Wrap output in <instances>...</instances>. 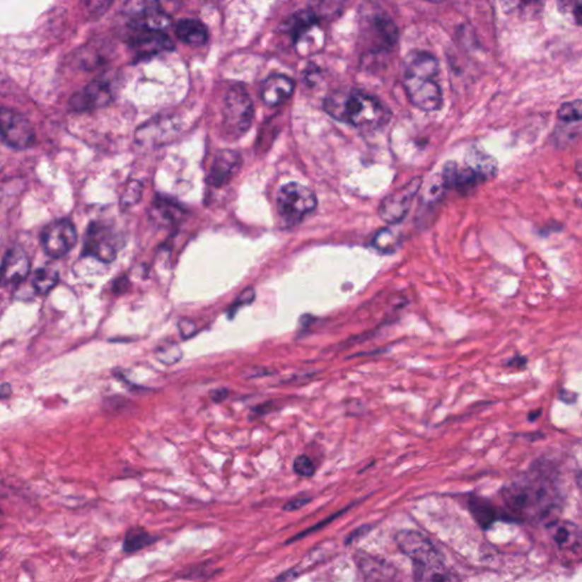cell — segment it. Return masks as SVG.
Here are the masks:
<instances>
[{
  "instance_id": "cell-19",
  "label": "cell",
  "mask_w": 582,
  "mask_h": 582,
  "mask_svg": "<svg viewBox=\"0 0 582 582\" xmlns=\"http://www.w3.org/2000/svg\"><path fill=\"white\" fill-rule=\"evenodd\" d=\"M318 24V16L313 11H299L295 13L293 16L287 18L282 25V29L286 33H290L293 40H299L301 37L308 33L310 29Z\"/></svg>"
},
{
  "instance_id": "cell-23",
  "label": "cell",
  "mask_w": 582,
  "mask_h": 582,
  "mask_svg": "<svg viewBox=\"0 0 582 582\" xmlns=\"http://www.w3.org/2000/svg\"><path fill=\"white\" fill-rule=\"evenodd\" d=\"M58 280H59V275H58V272L55 269L41 267L35 273V277H33V288L40 295H46L56 287Z\"/></svg>"
},
{
  "instance_id": "cell-25",
  "label": "cell",
  "mask_w": 582,
  "mask_h": 582,
  "mask_svg": "<svg viewBox=\"0 0 582 582\" xmlns=\"http://www.w3.org/2000/svg\"><path fill=\"white\" fill-rule=\"evenodd\" d=\"M559 117L561 121L574 123L581 120V100L576 99L574 102L563 104L559 110Z\"/></svg>"
},
{
  "instance_id": "cell-4",
  "label": "cell",
  "mask_w": 582,
  "mask_h": 582,
  "mask_svg": "<svg viewBox=\"0 0 582 582\" xmlns=\"http://www.w3.org/2000/svg\"><path fill=\"white\" fill-rule=\"evenodd\" d=\"M501 496L507 508L518 516L544 513L552 504L549 486L537 470L532 475H525V478L505 487Z\"/></svg>"
},
{
  "instance_id": "cell-29",
  "label": "cell",
  "mask_w": 582,
  "mask_h": 582,
  "mask_svg": "<svg viewBox=\"0 0 582 582\" xmlns=\"http://www.w3.org/2000/svg\"><path fill=\"white\" fill-rule=\"evenodd\" d=\"M179 330L183 339H190L196 334L197 327H196L194 322L190 321V320H182V321L179 322Z\"/></svg>"
},
{
  "instance_id": "cell-5",
  "label": "cell",
  "mask_w": 582,
  "mask_h": 582,
  "mask_svg": "<svg viewBox=\"0 0 582 582\" xmlns=\"http://www.w3.org/2000/svg\"><path fill=\"white\" fill-rule=\"evenodd\" d=\"M316 205L318 200L314 192L299 183H288L279 190L277 196L279 215L288 226L301 222L316 209Z\"/></svg>"
},
{
  "instance_id": "cell-24",
  "label": "cell",
  "mask_w": 582,
  "mask_h": 582,
  "mask_svg": "<svg viewBox=\"0 0 582 582\" xmlns=\"http://www.w3.org/2000/svg\"><path fill=\"white\" fill-rule=\"evenodd\" d=\"M156 357L160 362L165 365L175 364L182 359V351L179 345L174 342H165L156 349Z\"/></svg>"
},
{
  "instance_id": "cell-7",
  "label": "cell",
  "mask_w": 582,
  "mask_h": 582,
  "mask_svg": "<svg viewBox=\"0 0 582 582\" xmlns=\"http://www.w3.org/2000/svg\"><path fill=\"white\" fill-rule=\"evenodd\" d=\"M120 245L119 233L113 226L103 221H93L84 235L82 254L103 263H112L117 256Z\"/></svg>"
},
{
  "instance_id": "cell-31",
  "label": "cell",
  "mask_w": 582,
  "mask_h": 582,
  "mask_svg": "<svg viewBox=\"0 0 582 582\" xmlns=\"http://www.w3.org/2000/svg\"><path fill=\"white\" fill-rule=\"evenodd\" d=\"M310 499H293V501H290L289 503L284 505V511H295L299 510L301 507L304 506V505L308 504L310 503Z\"/></svg>"
},
{
  "instance_id": "cell-16",
  "label": "cell",
  "mask_w": 582,
  "mask_h": 582,
  "mask_svg": "<svg viewBox=\"0 0 582 582\" xmlns=\"http://www.w3.org/2000/svg\"><path fill=\"white\" fill-rule=\"evenodd\" d=\"M480 174L471 165L460 168L456 163H447L443 171V182L447 188L465 190L478 182Z\"/></svg>"
},
{
  "instance_id": "cell-10",
  "label": "cell",
  "mask_w": 582,
  "mask_h": 582,
  "mask_svg": "<svg viewBox=\"0 0 582 582\" xmlns=\"http://www.w3.org/2000/svg\"><path fill=\"white\" fill-rule=\"evenodd\" d=\"M421 185L422 179L415 177L402 188L397 189L396 192L387 196L380 204L379 215L381 220L388 224H397L403 221L411 209L417 192L420 190Z\"/></svg>"
},
{
  "instance_id": "cell-6",
  "label": "cell",
  "mask_w": 582,
  "mask_h": 582,
  "mask_svg": "<svg viewBox=\"0 0 582 582\" xmlns=\"http://www.w3.org/2000/svg\"><path fill=\"white\" fill-rule=\"evenodd\" d=\"M254 117V104L245 88L239 84L228 90L224 99L223 123L228 134L240 136L246 134Z\"/></svg>"
},
{
  "instance_id": "cell-28",
  "label": "cell",
  "mask_w": 582,
  "mask_h": 582,
  "mask_svg": "<svg viewBox=\"0 0 582 582\" xmlns=\"http://www.w3.org/2000/svg\"><path fill=\"white\" fill-rule=\"evenodd\" d=\"M255 290H254V288L248 287L243 290V293L238 296L235 303H233V304L231 305V308H230V318L235 315L238 308H240L241 306H245V305L252 304V301H255Z\"/></svg>"
},
{
  "instance_id": "cell-12",
  "label": "cell",
  "mask_w": 582,
  "mask_h": 582,
  "mask_svg": "<svg viewBox=\"0 0 582 582\" xmlns=\"http://www.w3.org/2000/svg\"><path fill=\"white\" fill-rule=\"evenodd\" d=\"M134 33L129 39V45L136 52V55L145 56L156 55L162 52H168L174 48L173 42L162 31L154 30L134 29Z\"/></svg>"
},
{
  "instance_id": "cell-26",
  "label": "cell",
  "mask_w": 582,
  "mask_h": 582,
  "mask_svg": "<svg viewBox=\"0 0 582 582\" xmlns=\"http://www.w3.org/2000/svg\"><path fill=\"white\" fill-rule=\"evenodd\" d=\"M395 243H396V241H395L392 232L390 230L385 229L381 230L379 233H377V235L374 237L372 245L381 252H391L394 250Z\"/></svg>"
},
{
  "instance_id": "cell-34",
  "label": "cell",
  "mask_w": 582,
  "mask_h": 582,
  "mask_svg": "<svg viewBox=\"0 0 582 582\" xmlns=\"http://www.w3.org/2000/svg\"><path fill=\"white\" fill-rule=\"evenodd\" d=\"M525 364H527V359L525 357L521 356H516L514 359H511L510 362L507 363L508 366H516V368H525Z\"/></svg>"
},
{
  "instance_id": "cell-2",
  "label": "cell",
  "mask_w": 582,
  "mask_h": 582,
  "mask_svg": "<svg viewBox=\"0 0 582 582\" xmlns=\"http://www.w3.org/2000/svg\"><path fill=\"white\" fill-rule=\"evenodd\" d=\"M439 64L435 56L426 52H411L406 57L404 88L409 102L419 110L433 112L443 104V89L438 83Z\"/></svg>"
},
{
  "instance_id": "cell-14",
  "label": "cell",
  "mask_w": 582,
  "mask_h": 582,
  "mask_svg": "<svg viewBox=\"0 0 582 582\" xmlns=\"http://www.w3.org/2000/svg\"><path fill=\"white\" fill-rule=\"evenodd\" d=\"M240 165L241 157L237 151L228 149L219 151L218 154L215 155L214 162L211 164V171L207 177L209 183L214 187L223 186L231 179Z\"/></svg>"
},
{
  "instance_id": "cell-18",
  "label": "cell",
  "mask_w": 582,
  "mask_h": 582,
  "mask_svg": "<svg viewBox=\"0 0 582 582\" xmlns=\"http://www.w3.org/2000/svg\"><path fill=\"white\" fill-rule=\"evenodd\" d=\"M177 38L185 44L192 46H203L209 39V31L200 21L185 18L180 21L175 28Z\"/></svg>"
},
{
  "instance_id": "cell-11",
  "label": "cell",
  "mask_w": 582,
  "mask_h": 582,
  "mask_svg": "<svg viewBox=\"0 0 582 582\" xmlns=\"http://www.w3.org/2000/svg\"><path fill=\"white\" fill-rule=\"evenodd\" d=\"M113 93L110 83L104 80H95L74 93L70 99V108L76 112L98 110L110 104Z\"/></svg>"
},
{
  "instance_id": "cell-15",
  "label": "cell",
  "mask_w": 582,
  "mask_h": 582,
  "mask_svg": "<svg viewBox=\"0 0 582 582\" xmlns=\"http://www.w3.org/2000/svg\"><path fill=\"white\" fill-rule=\"evenodd\" d=\"M293 88L295 83L291 78L281 74H274L264 81L261 97L267 106L274 107L286 102L293 95Z\"/></svg>"
},
{
  "instance_id": "cell-33",
  "label": "cell",
  "mask_w": 582,
  "mask_h": 582,
  "mask_svg": "<svg viewBox=\"0 0 582 582\" xmlns=\"http://www.w3.org/2000/svg\"><path fill=\"white\" fill-rule=\"evenodd\" d=\"M128 279L125 277H121V278L116 280L115 284H114V290L117 293H124L125 290L128 289Z\"/></svg>"
},
{
  "instance_id": "cell-20",
  "label": "cell",
  "mask_w": 582,
  "mask_h": 582,
  "mask_svg": "<svg viewBox=\"0 0 582 582\" xmlns=\"http://www.w3.org/2000/svg\"><path fill=\"white\" fill-rule=\"evenodd\" d=\"M469 508L475 522L482 529H488L499 520V513L493 504L489 501L481 499L478 496H473L470 499Z\"/></svg>"
},
{
  "instance_id": "cell-13",
  "label": "cell",
  "mask_w": 582,
  "mask_h": 582,
  "mask_svg": "<svg viewBox=\"0 0 582 582\" xmlns=\"http://www.w3.org/2000/svg\"><path fill=\"white\" fill-rule=\"evenodd\" d=\"M29 256L21 247H14L7 252L0 265V287L14 286L25 280L29 275Z\"/></svg>"
},
{
  "instance_id": "cell-17",
  "label": "cell",
  "mask_w": 582,
  "mask_h": 582,
  "mask_svg": "<svg viewBox=\"0 0 582 582\" xmlns=\"http://www.w3.org/2000/svg\"><path fill=\"white\" fill-rule=\"evenodd\" d=\"M550 536L561 549L576 552L581 546V532L578 525L569 521L552 522L548 525Z\"/></svg>"
},
{
  "instance_id": "cell-21",
  "label": "cell",
  "mask_w": 582,
  "mask_h": 582,
  "mask_svg": "<svg viewBox=\"0 0 582 582\" xmlns=\"http://www.w3.org/2000/svg\"><path fill=\"white\" fill-rule=\"evenodd\" d=\"M182 209L180 207L179 204L168 199H157L151 209V215L154 220L160 224L166 226L177 223L182 216Z\"/></svg>"
},
{
  "instance_id": "cell-27",
  "label": "cell",
  "mask_w": 582,
  "mask_h": 582,
  "mask_svg": "<svg viewBox=\"0 0 582 582\" xmlns=\"http://www.w3.org/2000/svg\"><path fill=\"white\" fill-rule=\"evenodd\" d=\"M293 471L301 477H312L315 473V467L310 458L301 455L293 462Z\"/></svg>"
},
{
  "instance_id": "cell-30",
  "label": "cell",
  "mask_w": 582,
  "mask_h": 582,
  "mask_svg": "<svg viewBox=\"0 0 582 582\" xmlns=\"http://www.w3.org/2000/svg\"><path fill=\"white\" fill-rule=\"evenodd\" d=\"M209 576H211V574H209V571L206 570L204 566H194L186 571V574H183V578L186 579H204L205 578L206 579Z\"/></svg>"
},
{
  "instance_id": "cell-35",
  "label": "cell",
  "mask_w": 582,
  "mask_h": 582,
  "mask_svg": "<svg viewBox=\"0 0 582 582\" xmlns=\"http://www.w3.org/2000/svg\"><path fill=\"white\" fill-rule=\"evenodd\" d=\"M540 413H542L540 409H538V411L531 412V413H529V415H528V419H529V421H535L537 417H540Z\"/></svg>"
},
{
  "instance_id": "cell-32",
  "label": "cell",
  "mask_w": 582,
  "mask_h": 582,
  "mask_svg": "<svg viewBox=\"0 0 582 582\" xmlns=\"http://www.w3.org/2000/svg\"><path fill=\"white\" fill-rule=\"evenodd\" d=\"M226 397H228V390L226 389H216V390L211 392V400H214L215 403L223 402Z\"/></svg>"
},
{
  "instance_id": "cell-1",
  "label": "cell",
  "mask_w": 582,
  "mask_h": 582,
  "mask_svg": "<svg viewBox=\"0 0 582 582\" xmlns=\"http://www.w3.org/2000/svg\"><path fill=\"white\" fill-rule=\"evenodd\" d=\"M323 108L337 121L359 129H377L389 119L380 99L356 89L333 91L325 99Z\"/></svg>"
},
{
  "instance_id": "cell-9",
  "label": "cell",
  "mask_w": 582,
  "mask_h": 582,
  "mask_svg": "<svg viewBox=\"0 0 582 582\" xmlns=\"http://www.w3.org/2000/svg\"><path fill=\"white\" fill-rule=\"evenodd\" d=\"M78 232L76 226L67 219L52 221L41 232V245L47 255L61 258L76 246Z\"/></svg>"
},
{
  "instance_id": "cell-8",
  "label": "cell",
  "mask_w": 582,
  "mask_h": 582,
  "mask_svg": "<svg viewBox=\"0 0 582 582\" xmlns=\"http://www.w3.org/2000/svg\"><path fill=\"white\" fill-rule=\"evenodd\" d=\"M0 136L9 147L26 149L35 142V131L23 114L12 108L0 107Z\"/></svg>"
},
{
  "instance_id": "cell-3",
  "label": "cell",
  "mask_w": 582,
  "mask_h": 582,
  "mask_svg": "<svg viewBox=\"0 0 582 582\" xmlns=\"http://www.w3.org/2000/svg\"><path fill=\"white\" fill-rule=\"evenodd\" d=\"M400 549L413 562L417 582H447L448 574L435 546L415 531L403 530L396 535Z\"/></svg>"
},
{
  "instance_id": "cell-22",
  "label": "cell",
  "mask_w": 582,
  "mask_h": 582,
  "mask_svg": "<svg viewBox=\"0 0 582 582\" xmlns=\"http://www.w3.org/2000/svg\"><path fill=\"white\" fill-rule=\"evenodd\" d=\"M155 542L156 538L151 537L144 528H131L130 530L125 533L123 550L127 554L136 553Z\"/></svg>"
}]
</instances>
